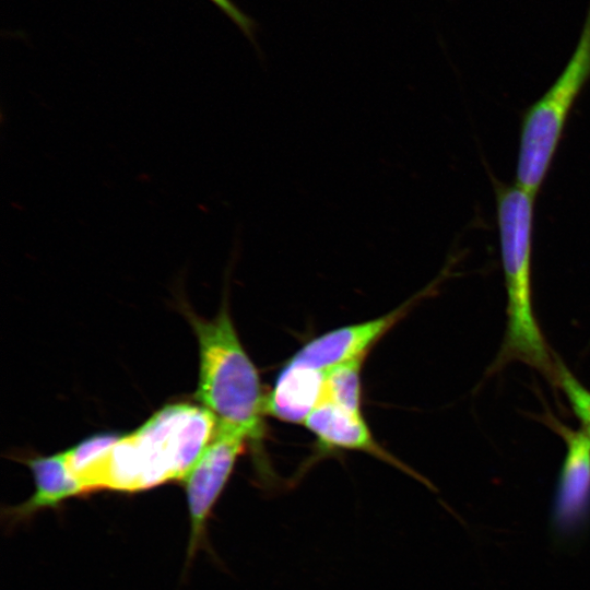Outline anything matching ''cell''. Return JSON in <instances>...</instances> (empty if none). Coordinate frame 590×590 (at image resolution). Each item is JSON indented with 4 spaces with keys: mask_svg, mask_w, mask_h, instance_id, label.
<instances>
[{
    "mask_svg": "<svg viewBox=\"0 0 590 590\" xmlns=\"http://www.w3.org/2000/svg\"><path fill=\"white\" fill-rule=\"evenodd\" d=\"M215 429L216 420L201 405H166L134 432L118 435L75 476L85 493L99 488L132 492L181 481Z\"/></svg>",
    "mask_w": 590,
    "mask_h": 590,
    "instance_id": "6da1fadb",
    "label": "cell"
},
{
    "mask_svg": "<svg viewBox=\"0 0 590 590\" xmlns=\"http://www.w3.org/2000/svg\"><path fill=\"white\" fill-rule=\"evenodd\" d=\"M199 343L200 369L196 399L219 427L259 441L264 399L258 371L243 347L227 304L212 319L185 309Z\"/></svg>",
    "mask_w": 590,
    "mask_h": 590,
    "instance_id": "7a4b0ae2",
    "label": "cell"
},
{
    "mask_svg": "<svg viewBox=\"0 0 590 590\" xmlns=\"http://www.w3.org/2000/svg\"><path fill=\"white\" fill-rule=\"evenodd\" d=\"M534 194L518 185L497 190V222L507 293L506 334L494 367L523 362L554 379L555 364L533 308Z\"/></svg>",
    "mask_w": 590,
    "mask_h": 590,
    "instance_id": "3957f363",
    "label": "cell"
},
{
    "mask_svg": "<svg viewBox=\"0 0 590 590\" xmlns=\"http://www.w3.org/2000/svg\"><path fill=\"white\" fill-rule=\"evenodd\" d=\"M590 80V3L578 43L563 71L524 113L516 185L536 194L560 142L569 114Z\"/></svg>",
    "mask_w": 590,
    "mask_h": 590,
    "instance_id": "277c9868",
    "label": "cell"
},
{
    "mask_svg": "<svg viewBox=\"0 0 590 590\" xmlns=\"http://www.w3.org/2000/svg\"><path fill=\"white\" fill-rule=\"evenodd\" d=\"M246 441L243 434L216 425L212 440L181 480L190 524L187 565L206 542L208 520Z\"/></svg>",
    "mask_w": 590,
    "mask_h": 590,
    "instance_id": "5b68a950",
    "label": "cell"
},
{
    "mask_svg": "<svg viewBox=\"0 0 590 590\" xmlns=\"http://www.w3.org/2000/svg\"><path fill=\"white\" fill-rule=\"evenodd\" d=\"M547 423L566 445L556 484L551 523L560 538L574 536L590 522V437L548 416Z\"/></svg>",
    "mask_w": 590,
    "mask_h": 590,
    "instance_id": "8992f818",
    "label": "cell"
},
{
    "mask_svg": "<svg viewBox=\"0 0 590 590\" xmlns=\"http://www.w3.org/2000/svg\"><path fill=\"white\" fill-rule=\"evenodd\" d=\"M416 300L415 298L408 300L376 319L341 327L319 335L299 349L288 363L328 370L353 358L365 356L369 347L398 323Z\"/></svg>",
    "mask_w": 590,
    "mask_h": 590,
    "instance_id": "52a82bcc",
    "label": "cell"
},
{
    "mask_svg": "<svg viewBox=\"0 0 590 590\" xmlns=\"http://www.w3.org/2000/svg\"><path fill=\"white\" fill-rule=\"evenodd\" d=\"M304 424L327 448L364 451L424 481L377 444L362 413H354L333 402L322 400Z\"/></svg>",
    "mask_w": 590,
    "mask_h": 590,
    "instance_id": "ba28073f",
    "label": "cell"
},
{
    "mask_svg": "<svg viewBox=\"0 0 590 590\" xmlns=\"http://www.w3.org/2000/svg\"><path fill=\"white\" fill-rule=\"evenodd\" d=\"M35 491L23 503L3 510L8 526L31 520L37 512L47 508H59L67 499L84 494L78 477L70 470L64 451L46 457L26 458Z\"/></svg>",
    "mask_w": 590,
    "mask_h": 590,
    "instance_id": "9c48e42d",
    "label": "cell"
},
{
    "mask_svg": "<svg viewBox=\"0 0 590 590\" xmlns=\"http://www.w3.org/2000/svg\"><path fill=\"white\" fill-rule=\"evenodd\" d=\"M327 370L287 363L264 399V412L281 421L304 424L322 399Z\"/></svg>",
    "mask_w": 590,
    "mask_h": 590,
    "instance_id": "30bf717a",
    "label": "cell"
},
{
    "mask_svg": "<svg viewBox=\"0 0 590 590\" xmlns=\"http://www.w3.org/2000/svg\"><path fill=\"white\" fill-rule=\"evenodd\" d=\"M365 356L356 357L327 370L322 400L361 413V369Z\"/></svg>",
    "mask_w": 590,
    "mask_h": 590,
    "instance_id": "8fae6325",
    "label": "cell"
},
{
    "mask_svg": "<svg viewBox=\"0 0 590 590\" xmlns=\"http://www.w3.org/2000/svg\"><path fill=\"white\" fill-rule=\"evenodd\" d=\"M564 392L581 429L590 437V390L558 359L555 363L554 379Z\"/></svg>",
    "mask_w": 590,
    "mask_h": 590,
    "instance_id": "7c38bea8",
    "label": "cell"
},
{
    "mask_svg": "<svg viewBox=\"0 0 590 590\" xmlns=\"http://www.w3.org/2000/svg\"><path fill=\"white\" fill-rule=\"evenodd\" d=\"M219 9H221L239 28L240 31L256 45L255 31L256 23L247 14H245L233 1L231 0H210Z\"/></svg>",
    "mask_w": 590,
    "mask_h": 590,
    "instance_id": "4fadbf2b",
    "label": "cell"
}]
</instances>
